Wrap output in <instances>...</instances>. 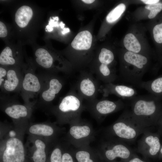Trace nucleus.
Returning a JSON list of instances; mask_svg holds the SVG:
<instances>
[{
    "label": "nucleus",
    "instance_id": "f257e3e1",
    "mask_svg": "<svg viewBox=\"0 0 162 162\" xmlns=\"http://www.w3.org/2000/svg\"><path fill=\"white\" fill-rule=\"evenodd\" d=\"M0 162H31L23 142L25 134L6 122H0Z\"/></svg>",
    "mask_w": 162,
    "mask_h": 162
},
{
    "label": "nucleus",
    "instance_id": "f03ea898",
    "mask_svg": "<svg viewBox=\"0 0 162 162\" xmlns=\"http://www.w3.org/2000/svg\"><path fill=\"white\" fill-rule=\"evenodd\" d=\"M37 99L32 104H21L13 96L1 94L0 109L12 120L14 128L17 130L26 134L34 109L37 107Z\"/></svg>",
    "mask_w": 162,
    "mask_h": 162
},
{
    "label": "nucleus",
    "instance_id": "7ed1b4c3",
    "mask_svg": "<svg viewBox=\"0 0 162 162\" xmlns=\"http://www.w3.org/2000/svg\"><path fill=\"white\" fill-rule=\"evenodd\" d=\"M145 130L134 119L130 110L126 109L115 122L104 129L103 137L131 143Z\"/></svg>",
    "mask_w": 162,
    "mask_h": 162
},
{
    "label": "nucleus",
    "instance_id": "20e7f679",
    "mask_svg": "<svg viewBox=\"0 0 162 162\" xmlns=\"http://www.w3.org/2000/svg\"><path fill=\"white\" fill-rule=\"evenodd\" d=\"M132 116L144 130L156 124L159 106L156 100L151 95L136 96L130 100Z\"/></svg>",
    "mask_w": 162,
    "mask_h": 162
},
{
    "label": "nucleus",
    "instance_id": "39448f33",
    "mask_svg": "<svg viewBox=\"0 0 162 162\" xmlns=\"http://www.w3.org/2000/svg\"><path fill=\"white\" fill-rule=\"evenodd\" d=\"M37 11L29 4H22L16 8L13 15L15 34L16 36L28 39L34 36L39 21Z\"/></svg>",
    "mask_w": 162,
    "mask_h": 162
},
{
    "label": "nucleus",
    "instance_id": "423d86ee",
    "mask_svg": "<svg viewBox=\"0 0 162 162\" xmlns=\"http://www.w3.org/2000/svg\"><path fill=\"white\" fill-rule=\"evenodd\" d=\"M83 108L79 98L68 94L62 98L57 105L51 106L48 110L55 116L56 123L62 126L69 125L80 120Z\"/></svg>",
    "mask_w": 162,
    "mask_h": 162
},
{
    "label": "nucleus",
    "instance_id": "0eeeda50",
    "mask_svg": "<svg viewBox=\"0 0 162 162\" xmlns=\"http://www.w3.org/2000/svg\"><path fill=\"white\" fill-rule=\"evenodd\" d=\"M37 68L32 59L29 58L23 66L24 77L20 92L24 104H31L35 101L36 99L31 100L39 95L42 88V75L36 74Z\"/></svg>",
    "mask_w": 162,
    "mask_h": 162
},
{
    "label": "nucleus",
    "instance_id": "6e6552de",
    "mask_svg": "<svg viewBox=\"0 0 162 162\" xmlns=\"http://www.w3.org/2000/svg\"><path fill=\"white\" fill-rule=\"evenodd\" d=\"M96 149L104 162H124L135 153L126 143L104 137Z\"/></svg>",
    "mask_w": 162,
    "mask_h": 162
},
{
    "label": "nucleus",
    "instance_id": "1a4fd4ad",
    "mask_svg": "<svg viewBox=\"0 0 162 162\" xmlns=\"http://www.w3.org/2000/svg\"><path fill=\"white\" fill-rule=\"evenodd\" d=\"M32 60L37 68H40L48 72L54 73L68 71L63 58L47 46L34 47Z\"/></svg>",
    "mask_w": 162,
    "mask_h": 162
},
{
    "label": "nucleus",
    "instance_id": "9d476101",
    "mask_svg": "<svg viewBox=\"0 0 162 162\" xmlns=\"http://www.w3.org/2000/svg\"><path fill=\"white\" fill-rule=\"evenodd\" d=\"M64 140L74 147L89 145L95 139L96 132L92 124L81 119L69 125Z\"/></svg>",
    "mask_w": 162,
    "mask_h": 162
},
{
    "label": "nucleus",
    "instance_id": "9b49d317",
    "mask_svg": "<svg viewBox=\"0 0 162 162\" xmlns=\"http://www.w3.org/2000/svg\"><path fill=\"white\" fill-rule=\"evenodd\" d=\"M42 75L43 86L37 99V107L48 110L51 104L63 86L61 79L54 74L48 72Z\"/></svg>",
    "mask_w": 162,
    "mask_h": 162
},
{
    "label": "nucleus",
    "instance_id": "f8f14e48",
    "mask_svg": "<svg viewBox=\"0 0 162 162\" xmlns=\"http://www.w3.org/2000/svg\"><path fill=\"white\" fill-rule=\"evenodd\" d=\"M65 129L58 126L56 122L46 121L42 122H31L26 134L28 135L42 138L53 143L60 139L59 137L65 133Z\"/></svg>",
    "mask_w": 162,
    "mask_h": 162
},
{
    "label": "nucleus",
    "instance_id": "ddd939ff",
    "mask_svg": "<svg viewBox=\"0 0 162 162\" xmlns=\"http://www.w3.org/2000/svg\"><path fill=\"white\" fill-rule=\"evenodd\" d=\"M55 142L40 137L28 135L25 144L31 162H47L50 150Z\"/></svg>",
    "mask_w": 162,
    "mask_h": 162
},
{
    "label": "nucleus",
    "instance_id": "4468645a",
    "mask_svg": "<svg viewBox=\"0 0 162 162\" xmlns=\"http://www.w3.org/2000/svg\"><path fill=\"white\" fill-rule=\"evenodd\" d=\"M138 141L137 152L140 154L146 160L159 156L161 147L159 136L149 130H146Z\"/></svg>",
    "mask_w": 162,
    "mask_h": 162
},
{
    "label": "nucleus",
    "instance_id": "2eb2a0df",
    "mask_svg": "<svg viewBox=\"0 0 162 162\" xmlns=\"http://www.w3.org/2000/svg\"><path fill=\"white\" fill-rule=\"evenodd\" d=\"M23 65L7 67L6 75L0 79V88L3 93L8 94L20 92L24 77Z\"/></svg>",
    "mask_w": 162,
    "mask_h": 162
},
{
    "label": "nucleus",
    "instance_id": "dca6fc26",
    "mask_svg": "<svg viewBox=\"0 0 162 162\" xmlns=\"http://www.w3.org/2000/svg\"><path fill=\"white\" fill-rule=\"evenodd\" d=\"M125 104L121 100H104L92 104L89 109L97 122L101 123L108 115L123 109Z\"/></svg>",
    "mask_w": 162,
    "mask_h": 162
},
{
    "label": "nucleus",
    "instance_id": "f3484780",
    "mask_svg": "<svg viewBox=\"0 0 162 162\" xmlns=\"http://www.w3.org/2000/svg\"><path fill=\"white\" fill-rule=\"evenodd\" d=\"M20 44L8 43L0 52V66L12 67L23 65L24 53Z\"/></svg>",
    "mask_w": 162,
    "mask_h": 162
},
{
    "label": "nucleus",
    "instance_id": "a211bd4d",
    "mask_svg": "<svg viewBox=\"0 0 162 162\" xmlns=\"http://www.w3.org/2000/svg\"><path fill=\"white\" fill-rule=\"evenodd\" d=\"M102 90L105 96L114 94L122 99L129 100L136 96L137 94L136 89L131 86L112 83H106Z\"/></svg>",
    "mask_w": 162,
    "mask_h": 162
},
{
    "label": "nucleus",
    "instance_id": "6ab92c4d",
    "mask_svg": "<svg viewBox=\"0 0 162 162\" xmlns=\"http://www.w3.org/2000/svg\"><path fill=\"white\" fill-rule=\"evenodd\" d=\"M71 147L74 156L77 162H99L97 158L100 156L96 148H94L89 145L78 148L72 146Z\"/></svg>",
    "mask_w": 162,
    "mask_h": 162
},
{
    "label": "nucleus",
    "instance_id": "aec40b11",
    "mask_svg": "<svg viewBox=\"0 0 162 162\" xmlns=\"http://www.w3.org/2000/svg\"><path fill=\"white\" fill-rule=\"evenodd\" d=\"M92 37L88 30L82 31L78 33L71 43L72 47L78 50L89 49L92 45Z\"/></svg>",
    "mask_w": 162,
    "mask_h": 162
},
{
    "label": "nucleus",
    "instance_id": "412c9836",
    "mask_svg": "<svg viewBox=\"0 0 162 162\" xmlns=\"http://www.w3.org/2000/svg\"><path fill=\"white\" fill-rule=\"evenodd\" d=\"M137 87L144 89L153 94H160L162 93V76L153 80L142 81Z\"/></svg>",
    "mask_w": 162,
    "mask_h": 162
},
{
    "label": "nucleus",
    "instance_id": "4be33fe9",
    "mask_svg": "<svg viewBox=\"0 0 162 162\" xmlns=\"http://www.w3.org/2000/svg\"><path fill=\"white\" fill-rule=\"evenodd\" d=\"M64 141L59 139L52 145L47 162H62Z\"/></svg>",
    "mask_w": 162,
    "mask_h": 162
},
{
    "label": "nucleus",
    "instance_id": "5701e85b",
    "mask_svg": "<svg viewBox=\"0 0 162 162\" xmlns=\"http://www.w3.org/2000/svg\"><path fill=\"white\" fill-rule=\"evenodd\" d=\"M123 43L124 47L129 51L138 53L141 51L140 44L134 35L132 33H128L125 36Z\"/></svg>",
    "mask_w": 162,
    "mask_h": 162
},
{
    "label": "nucleus",
    "instance_id": "b1692460",
    "mask_svg": "<svg viewBox=\"0 0 162 162\" xmlns=\"http://www.w3.org/2000/svg\"><path fill=\"white\" fill-rule=\"evenodd\" d=\"M80 88L82 93L87 97H91L95 93L96 88L94 83L88 78L82 79L80 83Z\"/></svg>",
    "mask_w": 162,
    "mask_h": 162
},
{
    "label": "nucleus",
    "instance_id": "393cba45",
    "mask_svg": "<svg viewBox=\"0 0 162 162\" xmlns=\"http://www.w3.org/2000/svg\"><path fill=\"white\" fill-rule=\"evenodd\" d=\"M126 6L123 3H121L112 10L107 15L106 20L107 22L111 23L117 20L124 12Z\"/></svg>",
    "mask_w": 162,
    "mask_h": 162
},
{
    "label": "nucleus",
    "instance_id": "a878e982",
    "mask_svg": "<svg viewBox=\"0 0 162 162\" xmlns=\"http://www.w3.org/2000/svg\"><path fill=\"white\" fill-rule=\"evenodd\" d=\"M114 56L110 50L103 48L98 56V60L101 64L109 65L113 61Z\"/></svg>",
    "mask_w": 162,
    "mask_h": 162
},
{
    "label": "nucleus",
    "instance_id": "bb28decb",
    "mask_svg": "<svg viewBox=\"0 0 162 162\" xmlns=\"http://www.w3.org/2000/svg\"><path fill=\"white\" fill-rule=\"evenodd\" d=\"M62 162H75L71 146L64 140Z\"/></svg>",
    "mask_w": 162,
    "mask_h": 162
},
{
    "label": "nucleus",
    "instance_id": "cd10ccee",
    "mask_svg": "<svg viewBox=\"0 0 162 162\" xmlns=\"http://www.w3.org/2000/svg\"><path fill=\"white\" fill-rule=\"evenodd\" d=\"M145 8L150 11L148 15L149 19L154 18L162 10V3H157L146 5Z\"/></svg>",
    "mask_w": 162,
    "mask_h": 162
},
{
    "label": "nucleus",
    "instance_id": "c85d7f7f",
    "mask_svg": "<svg viewBox=\"0 0 162 162\" xmlns=\"http://www.w3.org/2000/svg\"><path fill=\"white\" fill-rule=\"evenodd\" d=\"M153 33L155 41L158 43H162V23L154 26Z\"/></svg>",
    "mask_w": 162,
    "mask_h": 162
},
{
    "label": "nucleus",
    "instance_id": "c756f323",
    "mask_svg": "<svg viewBox=\"0 0 162 162\" xmlns=\"http://www.w3.org/2000/svg\"><path fill=\"white\" fill-rule=\"evenodd\" d=\"M10 36V30L8 26L2 21H0V38L5 40H8Z\"/></svg>",
    "mask_w": 162,
    "mask_h": 162
},
{
    "label": "nucleus",
    "instance_id": "7c9ffc66",
    "mask_svg": "<svg viewBox=\"0 0 162 162\" xmlns=\"http://www.w3.org/2000/svg\"><path fill=\"white\" fill-rule=\"evenodd\" d=\"M124 162H148L140 158L136 154H134L129 159Z\"/></svg>",
    "mask_w": 162,
    "mask_h": 162
},
{
    "label": "nucleus",
    "instance_id": "2f4dec72",
    "mask_svg": "<svg viewBox=\"0 0 162 162\" xmlns=\"http://www.w3.org/2000/svg\"><path fill=\"white\" fill-rule=\"evenodd\" d=\"M142 2L147 5L158 3L159 0H142Z\"/></svg>",
    "mask_w": 162,
    "mask_h": 162
},
{
    "label": "nucleus",
    "instance_id": "473e14b6",
    "mask_svg": "<svg viewBox=\"0 0 162 162\" xmlns=\"http://www.w3.org/2000/svg\"><path fill=\"white\" fill-rule=\"evenodd\" d=\"M70 30L68 28H64L63 31L62 32V33L63 34H64L70 32Z\"/></svg>",
    "mask_w": 162,
    "mask_h": 162
},
{
    "label": "nucleus",
    "instance_id": "72a5a7b5",
    "mask_svg": "<svg viewBox=\"0 0 162 162\" xmlns=\"http://www.w3.org/2000/svg\"><path fill=\"white\" fill-rule=\"evenodd\" d=\"M82 1L86 4H91L93 3L95 0H82Z\"/></svg>",
    "mask_w": 162,
    "mask_h": 162
},
{
    "label": "nucleus",
    "instance_id": "f704fd0d",
    "mask_svg": "<svg viewBox=\"0 0 162 162\" xmlns=\"http://www.w3.org/2000/svg\"><path fill=\"white\" fill-rule=\"evenodd\" d=\"M158 157L160 159L162 158V146H161L160 148Z\"/></svg>",
    "mask_w": 162,
    "mask_h": 162
},
{
    "label": "nucleus",
    "instance_id": "c9c22d12",
    "mask_svg": "<svg viewBox=\"0 0 162 162\" xmlns=\"http://www.w3.org/2000/svg\"><path fill=\"white\" fill-rule=\"evenodd\" d=\"M159 123L160 124L162 127V118L161 119H160Z\"/></svg>",
    "mask_w": 162,
    "mask_h": 162
}]
</instances>
